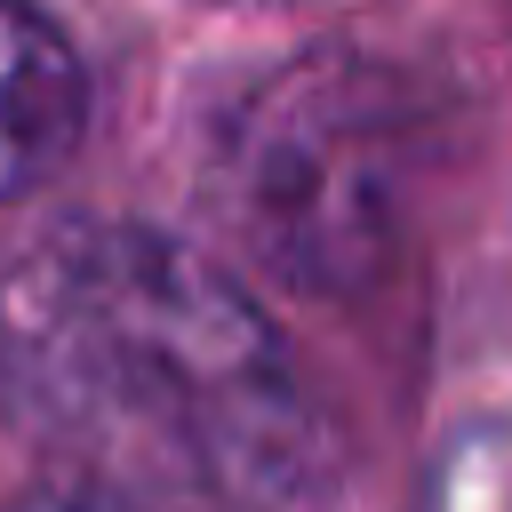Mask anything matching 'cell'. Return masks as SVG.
Segmentation results:
<instances>
[{"mask_svg":"<svg viewBox=\"0 0 512 512\" xmlns=\"http://www.w3.org/2000/svg\"><path fill=\"white\" fill-rule=\"evenodd\" d=\"M88 136V72L72 40L32 8L0 0V200L40 192Z\"/></svg>","mask_w":512,"mask_h":512,"instance_id":"3957f363","label":"cell"},{"mask_svg":"<svg viewBox=\"0 0 512 512\" xmlns=\"http://www.w3.org/2000/svg\"><path fill=\"white\" fill-rule=\"evenodd\" d=\"M488 512H512V488H496V496H488Z\"/></svg>","mask_w":512,"mask_h":512,"instance_id":"5b68a950","label":"cell"},{"mask_svg":"<svg viewBox=\"0 0 512 512\" xmlns=\"http://www.w3.org/2000/svg\"><path fill=\"white\" fill-rule=\"evenodd\" d=\"M416 88L376 56H296L256 80L216 144V200L232 232L296 288H360L408 216Z\"/></svg>","mask_w":512,"mask_h":512,"instance_id":"7a4b0ae2","label":"cell"},{"mask_svg":"<svg viewBox=\"0 0 512 512\" xmlns=\"http://www.w3.org/2000/svg\"><path fill=\"white\" fill-rule=\"evenodd\" d=\"M16 512H128V504H104V496H88V488H64V496H32V504H16Z\"/></svg>","mask_w":512,"mask_h":512,"instance_id":"277c9868","label":"cell"},{"mask_svg":"<svg viewBox=\"0 0 512 512\" xmlns=\"http://www.w3.org/2000/svg\"><path fill=\"white\" fill-rule=\"evenodd\" d=\"M0 416L128 512H280L320 448L272 320L144 224H64L0 264Z\"/></svg>","mask_w":512,"mask_h":512,"instance_id":"6da1fadb","label":"cell"}]
</instances>
